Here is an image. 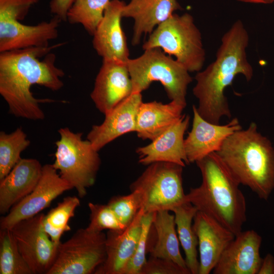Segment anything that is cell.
<instances>
[{
  "instance_id": "603a6c76",
  "label": "cell",
  "mask_w": 274,
  "mask_h": 274,
  "mask_svg": "<svg viewBox=\"0 0 274 274\" xmlns=\"http://www.w3.org/2000/svg\"><path fill=\"white\" fill-rule=\"evenodd\" d=\"M185 108L174 101L168 104L142 102L136 118L138 136L143 140H155L181 118Z\"/></svg>"
},
{
  "instance_id": "d6986e66",
  "label": "cell",
  "mask_w": 274,
  "mask_h": 274,
  "mask_svg": "<svg viewBox=\"0 0 274 274\" xmlns=\"http://www.w3.org/2000/svg\"><path fill=\"white\" fill-rule=\"evenodd\" d=\"M189 121L190 117L183 114L177 122L150 144L138 148L139 162L145 165L157 162H172L183 167L189 164L184 136Z\"/></svg>"
},
{
  "instance_id": "5b68a950",
  "label": "cell",
  "mask_w": 274,
  "mask_h": 274,
  "mask_svg": "<svg viewBox=\"0 0 274 274\" xmlns=\"http://www.w3.org/2000/svg\"><path fill=\"white\" fill-rule=\"evenodd\" d=\"M165 54L159 48H153L145 50L136 58L128 60L132 93H142L152 82L158 81L171 101L186 107L187 88L192 78L181 63Z\"/></svg>"
},
{
  "instance_id": "7a4b0ae2",
  "label": "cell",
  "mask_w": 274,
  "mask_h": 274,
  "mask_svg": "<svg viewBox=\"0 0 274 274\" xmlns=\"http://www.w3.org/2000/svg\"><path fill=\"white\" fill-rule=\"evenodd\" d=\"M249 42L243 22L236 21L222 36L215 60L196 74L193 93L198 100V113L205 120L219 124L222 117H231L224 91L238 75L247 81L252 78L253 69L246 52Z\"/></svg>"
},
{
  "instance_id": "4316f807",
  "label": "cell",
  "mask_w": 274,
  "mask_h": 274,
  "mask_svg": "<svg viewBox=\"0 0 274 274\" xmlns=\"http://www.w3.org/2000/svg\"><path fill=\"white\" fill-rule=\"evenodd\" d=\"M30 144V141L21 127L9 133L0 132V181L21 159V153Z\"/></svg>"
},
{
  "instance_id": "8fae6325",
  "label": "cell",
  "mask_w": 274,
  "mask_h": 274,
  "mask_svg": "<svg viewBox=\"0 0 274 274\" xmlns=\"http://www.w3.org/2000/svg\"><path fill=\"white\" fill-rule=\"evenodd\" d=\"M72 188L60 177L52 164H45L34 189L13 206L6 215L1 218V229H11L17 222L40 213L57 197Z\"/></svg>"
},
{
  "instance_id": "8d00e7d4",
  "label": "cell",
  "mask_w": 274,
  "mask_h": 274,
  "mask_svg": "<svg viewBox=\"0 0 274 274\" xmlns=\"http://www.w3.org/2000/svg\"><path fill=\"white\" fill-rule=\"evenodd\" d=\"M238 2L256 4H270L274 2V0H236Z\"/></svg>"
},
{
  "instance_id": "f546056e",
  "label": "cell",
  "mask_w": 274,
  "mask_h": 274,
  "mask_svg": "<svg viewBox=\"0 0 274 274\" xmlns=\"http://www.w3.org/2000/svg\"><path fill=\"white\" fill-rule=\"evenodd\" d=\"M90 223L86 228L91 232H101L104 230L121 231L126 227L118 219L108 204L89 202Z\"/></svg>"
},
{
  "instance_id": "836d02e7",
  "label": "cell",
  "mask_w": 274,
  "mask_h": 274,
  "mask_svg": "<svg viewBox=\"0 0 274 274\" xmlns=\"http://www.w3.org/2000/svg\"><path fill=\"white\" fill-rule=\"evenodd\" d=\"M40 0H0V17L24 19L30 7Z\"/></svg>"
},
{
  "instance_id": "4dcf8cb0",
  "label": "cell",
  "mask_w": 274,
  "mask_h": 274,
  "mask_svg": "<svg viewBox=\"0 0 274 274\" xmlns=\"http://www.w3.org/2000/svg\"><path fill=\"white\" fill-rule=\"evenodd\" d=\"M155 213H145L142 223V230L134 253L123 274H140L147 261L149 237Z\"/></svg>"
},
{
  "instance_id": "52a82bcc",
  "label": "cell",
  "mask_w": 274,
  "mask_h": 274,
  "mask_svg": "<svg viewBox=\"0 0 274 274\" xmlns=\"http://www.w3.org/2000/svg\"><path fill=\"white\" fill-rule=\"evenodd\" d=\"M60 138L55 142V160L52 164L60 177L77 191L80 198L95 182L101 160L90 142L82 139V132L68 127L58 130Z\"/></svg>"
},
{
  "instance_id": "7c38bea8",
  "label": "cell",
  "mask_w": 274,
  "mask_h": 274,
  "mask_svg": "<svg viewBox=\"0 0 274 274\" xmlns=\"http://www.w3.org/2000/svg\"><path fill=\"white\" fill-rule=\"evenodd\" d=\"M132 93V84L127 62L102 59L90 97L105 115Z\"/></svg>"
},
{
  "instance_id": "9c48e42d",
  "label": "cell",
  "mask_w": 274,
  "mask_h": 274,
  "mask_svg": "<svg viewBox=\"0 0 274 274\" xmlns=\"http://www.w3.org/2000/svg\"><path fill=\"white\" fill-rule=\"evenodd\" d=\"M106 256V234L80 228L67 241L60 242L47 274L93 273Z\"/></svg>"
},
{
  "instance_id": "6da1fadb",
  "label": "cell",
  "mask_w": 274,
  "mask_h": 274,
  "mask_svg": "<svg viewBox=\"0 0 274 274\" xmlns=\"http://www.w3.org/2000/svg\"><path fill=\"white\" fill-rule=\"evenodd\" d=\"M63 44L0 53V94L8 104L11 114L32 120L44 119L40 103L52 100L35 97L30 89L33 85L52 91L62 88L61 78L64 73L56 65V55L51 51Z\"/></svg>"
},
{
  "instance_id": "cb8c5ba5",
  "label": "cell",
  "mask_w": 274,
  "mask_h": 274,
  "mask_svg": "<svg viewBox=\"0 0 274 274\" xmlns=\"http://www.w3.org/2000/svg\"><path fill=\"white\" fill-rule=\"evenodd\" d=\"M152 226L154 238L153 243H148L147 253L152 257L172 260L188 270L180 252L174 215L169 211L155 213Z\"/></svg>"
},
{
  "instance_id": "1f68e13d",
  "label": "cell",
  "mask_w": 274,
  "mask_h": 274,
  "mask_svg": "<svg viewBox=\"0 0 274 274\" xmlns=\"http://www.w3.org/2000/svg\"><path fill=\"white\" fill-rule=\"evenodd\" d=\"M108 204L119 221L125 227L132 221L141 209L139 197L133 192L127 195L114 196Z\"/></svg>"
},
{
  "instance_id": "ac0fdd59",
  "label": "cell",
  "mask_w": 274,
  "mask_h": 274,
  "mask_svg": "<svg viewBox=\"0 0 274 274\" xmlns=\"http://www.w3.org/2000/svg\"><path fill=\"white\" fill-rule=\"evenodd\" d=\"M193 227L198 239V274H209L235 235L212 217L198 211Z\"/></svg>"
},
{
  "instance_id": "9a60e30c",
  "label": "cell",
  "mask_w": 274,
  "mask_h": 274,
  "mask_svg": "<svg viewBox=\"0 0 274 274\" xmlns=\"http://www.w3.org/2000/svg\"><path fill=\"white\" fill-rule=\"evenodd\" d=\"M123 1L111 0L93 35L94 49L102 59H114L127 62L129 51L121 25Z\"/></svg>"
},
{
  "instance_id": "3957f363",
  "label": "cell",
  "mask_w": 274,
  "mask_h": 274,
  "mask_svg": "<svg viewBox=\"0 0 274 274\" xmlns=\"http://www.w3.org/2000/svg\"><path fill=\"white\" fill-rule=\"evenodd\" d=\"M196 163L202 182L190 189L186 201L236 235L247 220L246 201L239 183L216 152Z\"/></svg>"
},
{
  "instance_id": "277c9868",
  "label": "cell",
  "mask_w": 274,
  "mask_h": 274,
  "mask_svg": "<svg viewBox=\"0 0 274 274\" xmlns=\"http://www.w3.org/2000/svg\"><path fill=\"white\" fill-rule=\"evenodd\" d=\"M216 153L240 184L268 199L274 189V148L255 123L228 136Z\"/></svg>"
},
{
  "instance_id": "e575fe53",
  "label": "cell",
  "mask_w": 274,
  "mask_h": 274,
  "mask_svg": "<svg viewBox=\"0 0 274 274\" xmlns=\"http://www.w3.org/2000/svg\"><path fill=\"white\" fill-rule=\"evenodd\" d=\"M75 0H51L49 3L50 12L61 21H66L68 10Z\"/></svg>"
},
{
  "instance_id": "30bf717a",
  "label": "cell",
  "mask_w": 274,
  "mask_h": 274,
  "mask_svg": "<svg viewBox=\"0 0 274 274\" xmlns=\"http://www.w3.org/2000/svg\"><path fill=\"white\" fill-rule=\"evenodd\" d=\"M44 216L40 213L17 222L10 229L32 274H47L57 254L58 246L44 230Z\"/></svg>"
},
{
  "instance_id": "e0dca14e",
  "label": "cell",
  "mask_w": 274,
  "mask_h": 274,
  "mask_svg": "<svg viewBox=\"0 0 274 274\" xmlns=\"http://www.w3.org/2000/svg\"><path fill=\"white\" fill-rule=\"evenodd\" d=\"M142 102L141 93H132L105 115L102 123L92 126L87 139L99 151L118 137L135 132L137 114Z\"/></svg>"
},
{
  "instance_id": "d6a6232c",
  "label": "cell",
  "mask_w": 274,
  "mask_h": 274,
  "mask_svg": "<svg viewBox=\"0 0 274 274\" xmlns=\"http://www.w3.org/2000/svg\"><path fill=\"white\" fill-rule=\"evenodd\" d=\"M140 274H191L175 262L161 258L150 256Z\"/></svg>"
},
{
  "instance_id": "8992f818",
  "label": "cell",
  "mask_w": 274,
  "mask_h": 274,
  "mask_svg": "<svg viewBox=\"0 0 274 274\" xmlns=\"http://www.w3.org/2000/svg\"><path fill=\"white\" fill-rule=\"evenodd\" d=\"M142 47L144 50L160 48L189 72L200 71L206 59L201 32L188 13H174L156 26Z\"/></svg>"
},
{
  "instance_id": "74e56055",
  "label": "cell",
  "mask_w": 274,
  "mask_h": 274,
  "mask_svg": "<svg viewBox=\"0 0 274 274\" xmlns=\"http://www.w3.org/2000/svg\"><path fill=\"white\" fill-rule=\"evenodd\" d=\"M273 250H274V244H273Z\"/></svg>"
},
{
  "instance_id": "5bb4252c",
  "label": "cell",
  "mask_w": 274,
  "mask_h": 274,
  "mask_svg": "<svg viewBox=\"0 0 274 274\" xmlns=\"http://www.w3.org/2000/svg\"><path fill=\"white\" fill-rule=\"evenodd\" d=\"M61 20L54 16L37 25L24 24L16 19L0 17V52L30 47H47L58 36Z\"/></svg>"
},
{
  "instance_id": "484cf974",
  "label": "cell",
  "mask_w": 274,
  "mask_h": 274,
  "mask_svg": "<svg viewBox=\"0 0 274 274\" xmlns=\"http://www.w3.org/2000/svg\"><path fill=\"white\" fill-rule=\"evenodd\" d=\"M80 203V199L77 196L66 197L44 216V230L56 245L59 246L60 243L62 234L71 230L69 220L74 216L75 211Z\"/></svg>"
},
{
  "instance_id": "83f0119b",
  "label": "cell",
  "mask_w": 274,
  "mask_h": 274,
  "mask_svg": "<svg viewBox=\"0 0 274 274\" xmlns=\"http://www.w3.org/2000/svg\"><path fill=\"white\" fill-rule=\"evenodd\" d=\"M111 0H75L67 14L71 24H80L93 36Z\"/></svg>"
},
{
  "instance_id": "44dd1931",
  "label": "cell",
  "mask_w": 274,
  "mask_h": 274,
  "mask_svg": "<svg viewBox=\"0 0 274 274\" xmlns=\"http://www.w3.org/2000/svg\"><path fill=\"white\" fill-rule=\"evenodd\" d=\"M43 166L36 159L21 158L0 181L1 214H7L34 189L41 177Z\"/></svg>"
},
{
  "instance_id": "7402d4cb",
  "label": "cell",
  "mask_w": 274,
  "mask_h": 274,
  "mask_svg": "<svg viewBox=\"0 0 274 274\" xmlns=\"http://www.w3.org/2000/svg\"><path fill=\"white\" fill-rule=\"evenodd\" d=\"M182 9L177 0H130L122 15L134 20L132 45H138L143 35H150L155 26Z\"/></svg>"
},
{
  "instance_id": "f1b7e54d",
  "label": "cell",
  "mask_w": 274,
  "mask_h": 274,
  "mask_svg": "<svg viewBox=\"0 0 274 274\" xmlns=\"http://www.w3.org/2000/svg\"><path fill=\"white\" fill-rule=\"evenodd\" d=\"M0 274H32L10 229L0 231Z\"/></svg>"
},
{
  "instance_id": "ba28073f",
  "label": "cell",
  "mask_w": 274,
  "mask_h": 274,
  "mask_svg": "<svg viewBox=\"0 0 274 274\" xmlns=\"http://www.w3.org/2000/svg\"><path fill=\"white\" fill-rule=\"evenodd\" d=\"M183 166L172 162H157L147 168L130 186L136 193L146 213L172 211L186 202L183 186Z\"/></svg>"
},
{
  "instance_id": "2e32d148",
  "label": "cell",
  "mask_w": 274,
  "mask_h": 274,
  "mask_svg": "<svg viewBox=\"0 0 274 274\" xmlns=\"http://www.w3.org/2000/svg\"><path fill=\"white\" fill-rule=\"evenodd\" d=\"M261 236L254 230L242 231L222 254L214 274H257L262 258Z\"/></svg>"
},
{
  "instance_id": "4fadbf2b",
  "label": "cell",
  "mask_w": 274,
  "mask_h": 274,
  "mask_svg": "<svg viewBox=\"0 0 274 274\" xmlns=\"http://www.w3.org/2000/svg\"><path fill=\"white\" fill-rule=\"evenodd\" d=\"M192 110V128L184 140L185 152L189 163L196 162L212 153L217 152L228 136L242 129L236 118L221 125L203 119L194 105Z\"/></svg>"
},
{
  "instance_id": "d590c367",
  "label": "cell",
  "mask_w": 274,
  "mask_h": 274,
  "mask_svg": "<svg viewBox=\"0 0 274 274\" xmlns=\"http://www.w3.org/2000/svg\"><path fill=\"white\" fill-rule=\"evenodd\" d=\"M257 274H274V257L272 254L268 253L262 259Z\"/></svg>"
},
{
  "instance_id": "ffe728a7",
  "label": "cell",
  "mask_w": 274,
  "mask_h": 274,
  "mask_svg": "<svg viewBox=\"0 0 274 274\" xmlns=\"http://www.w3.org/2000/svg\"><path fill=\"white\" fill-rule=\"evenodd\" d=\"M145 213L141 208L132 221L121 231L109 230L106 234V258L96 274H123L136 249Z\"/></svg>"
},
{
  "instance_id": "d4e9b609",
  "label": "cell",
  "mask_w": 274,
  "mask_h": 274,
  "mask_svg": "<svg viewBox=\"0 0 274 274\" xmlns=\"http://www.w3.org/2000/svg\"><path fill=\"white\" fill-rule=\"evenodd\" d=\"M172 212L174 213L177 232L184 251L187 267L191 274H198V239L192 223L197 210L191 203L186 201Z\"/></svg>"
}]
</instances>
